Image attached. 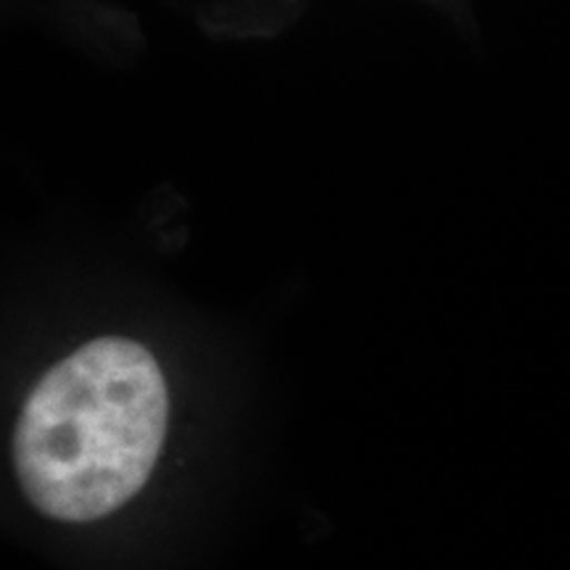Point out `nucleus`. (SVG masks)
Listing matches in <instances>:
<instances>
[{
  "mask_svg": "<svg viewBox=\"0 0 570 570\" xmlns=\"http://www.w3.org/2000/svg\"><path fill=\"white\" fill-rule=\"evenodd\" d=\"M167 386L148 348L96 338L40 377L21 410L13 462L42 515L90 523L138 494L167 431Z\"/></svg>",
  "mask_w": 570,
  "mask_h": 570,
  "instance_id": "obj_1",
  "label": "nucleus"
}]
</instances>
